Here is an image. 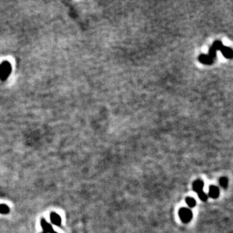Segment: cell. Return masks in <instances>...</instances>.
I'll return each mask as SVG.
<instances>
[{
    "label": "cell",
    "mask_w": 233,
    "mask_h": 233,
    "mask_svg": "<svg viewBox=\"0 0 233 233\" xmlns=\"http://www.w3.org/2000/svg\"><path fill=\"white\" fill-rule=\"evenodd\" d=\"M179 216L183 222L189 223L192 218V213L187 208H181L179 211Z\"/></svg>",
    "instance_id": "1"
},
{
    "label": "cell",
    "mask_w": 233,
    "mask_h": 233,
    "mask_svg": "<svg viewBox=\"0 0 233 233\" xmlns=\"http://www.w3.org/2000/svg\"><path fill=\"white\" fill-rule=\"evenodd\" d=\"M41 226L43 229V232L45 233H55V231L53 230V227L51 224L45 220V219H41Z\"/></svg>",
    "instance_id": "2"
},
{
    "label": "cell",
    "mask_w": 233,
    "mask_h": 233,
    "mask_svg": "<svg viewBox=\"0 0 233 233\" xmlns=\"http://www.w3.org/2000/svg\"><path fill=\"white\" fill-rule=\"evenodd\" d=\"M50 218H51V221L53 224H55L56 226H59L61 224V218L56 213H51L50 215Z\"/></svg>",
    "instance_id": "3"
},
{
    "label": "cell",
    "mask_w": 233,
    "mask_h": 233,
    "mask_svg": "<svg viewBox=\"0 0 233 233\" xmlns=\"http://www.w3.org/2000/svg\"><path fill=\"white\" fill-rule=\"evenodd\" d=\"M220 195V190L214 186H211L209 189V196L212 198H216Z\"/></svg>",
    "instance_id": "4"
},
{
    "label": "cell",
    "mask_w": 233,
    "mask_h": 233,
    "mask_svg": "<svg viewBox=\"0 0 233 233\" xmlns=\"http://www.w3.org/2000/svg\"><path fill=\"white\" fill-rule=\"evenodd\" d=\"M203 187H204L203 181L200 180H196L195 181V183H193V189L194 191L197 192V193L201 192V191H203Z\"/></svg>",
    "instance_id": "5"
},
{
    "label": "cell",
    "mask_w": 233,
    "mask_h": 233,
    "mask_svg": "<svg viewBox=\"0 0 233 233\" xmlns=\"http://www.w3.org/2000/svg\"><path fill=\"white\" fill-rule=\"evenodd\" d=\"M10 212L9 207H8L6 205L0 204V214H8Z\"/></svg>",
    "instance_id": "6"
},
{
    "label": "cell",
    "mask_w": 233,
    "mask_h": 233,
    "mask_svg": "<svg viewBox=\"0 0 233 233\" xmlns=\"http://www.w3.org/2000/svg\"><path fill=\"white\" fill-rule=\"evenodd\" d=\"M186 204L189 206L190 207H193L196 206V200L194 199L193 198H190V197H187L186 199Z\"/></svg>",
    "instance_id": "7"
},
{
    "label": "cell",
    "mask_w": 233,
    "mask_h": 233,
    "mask_svg": "<svg viewBox=\"0 0 233 233\" xmlns=\"http://www.w3.org/2000/svg\"><path fill=\"white\" fill-rule=\"evenodd\" d=\"M220 184L223 188L226 189L228 186V180L226 177H223L220 180Z\"/></svg>",
    "instance_id": "8"
},
{
    "label": "cell",
    "mask_w": 233,
    "mask_h": 233,
    "mask_svg": "<svg viewBox=\"0 0 233 233\" xmlns=\"http://www.w3.org/2000/svg\"><path fill=\"white\" fill-rule=\"evenodd\" d=\"M198 197H199V198L201 200V201H205L207 200V196L206 195V193H205V192H203V191H201V192H198Z\"/></svg>",
    "instance_id": "9"
},
{
    "label": "cell",
    "mask_w": 233,
    "mask_h": 233,
    "mask_svg": "<svg viewBox=\"0 0 233 233\" xmlns=\"http://www.w3.org/2000/svg\"><path fill=\"white\" fill-rule=\"evenodd\" d=\"M55 233H57V232H55Z\"/></svg>",
    "instance_id": "10"
},
{
    "label": "cell",
    "mask_w": 233,
    "mask_h": 233,
    "mask_svg": "<svg viewBox=\"0 0 233 233\" xmlns=\"http://www.w3.org/2000/svg\"><path fill=\"white\" fill-rule=\"evenodd\" d=\"M41 233H45V232H41Z\"/></svg>",
    "instance_id": "11"
}]
</instances>
